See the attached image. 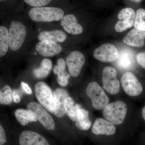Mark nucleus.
Masks as SVG:
<instances>
[{
	"label": "nucleus",
	"instance_id": "nucleus-1",
	"mask_svg": "<svg viewBox=\"0 0 145 145\" xmlns=\"http://www.w3.org/2000/svg\"><path fill=\"white\" fill-rule=\"evenodd\" d=\"M28 14L30 19L34 22H52L61 20L64 12L58 7H34L29 10Z\"/></svg>",
	"mask_w": 145,
	"mask_h": 145
},
{
	"label": "nucleus",
	"instance_id": "nucleus-2",
	"mask_svg": "<svg viewBox=\"0 0 145 145\" xmlns=\"http://www.w3.org/2000/svg\"><path fill=\"white\" fill-rule=\"evenodd\" d=\"M128 108L126 104L121 101L109 103L103 110V116L105 119L115 125H119L124 121Z\"/></svg>",
	"mask_w": 145,
	"mask_h": 145
},
{
	"label": "nucleus",
	"instance_id": "nucleus-3",
	"mask_svg": "<svg viewBox=\"0 0 145 145\" xmlns=\"http://www.w3.org/2000/svg\"><path fill=\"white\" fill-rule=\"evenodd\" d=\"M86 93L90 99L93 108L103 110L109 103V99L103 89L96 82L89 83L86 89Z\"/></svg>",
	"mask_w": 145,
	"mask_h": 145
},
{
	"label": "nucleus",
	"instance_id": "nucleus-4",
	"mask_svg": "<svg viewBox=\"0 0 145 145\" xmlns=\"http://www.w3.org/2000/svg\"><path fill=\"white\" fill-rule=\"evenodd\" d=\"M27 30L23 24L19 21H12L8 30L9 48L16 51L20 48L25 40Z\"/></svg>",
	"mask_w": 145,
	"mask_h": 145
},
{
	"label": "nucleus",
	"instance_id": "nucleus-5",
	"mask_svg": "<svg viewBox=\"0 0 145 145\" xmlns=\"http://www.w3.org/2000/svg\"><path fill=\"white\" fill-rule=\"evenodd\" d=\"M103 87L112 95H116L120 90V83L117 78V71L114 68L106 66L102 72Z\"/></svg>",
	"mask_w": 145,
	"mask_h": 145
},
{
	"label": "nucleus",
	"instance_id": "nucleus-6",
	"mask_svg": "<svg viewBox=\"0 0 145 145\" xmlns=\"http://www.w3.org/2000/svg\"><path fill=\"white\" fill-rule=\"evenodd\" d=\"M36 99L48 111L53 113V94L50 88L43 82L36 83L34 86Z\"/></svg>",
	"mask_w": 145,
	"mask_h": 145
},
{
	"label": "nucleus",
	"instance_id": "nucleus-7",
	"mask_svg": "<svg viewBox=\"0 0 145 145\" xmlns=\"http://www.w3.org/2000/svg\"><path fill=\"white\" fill-rule=\"evenodd\" d=\"M27 110L46 128L54 130L55 123L53 118L40 105L36 102H31L27 105Z\"/></svg>",
	"mask_w": 145,
	"mask_h": 145
},
{
	"label": "nucleus",
	"instance_id": "nucleus-8",
	"mask_svg": "<svg viewBox=\"0 0 145 145\" xmlns=\"http://www.w3.org/2000/svg\"><path fill=\"white\" fill-rule=\"evenodd\" d=\"M121 83L123 89L130 96H139L143 91L142 84L132 72H127L122 75Z\"/></svg>",
	"mask_w": 145,
	"mask_h": 145
},
{
	"label": "nucleus",
	"instance_id": "nucleus-9",
	"mask_svg": "<svg viewBox=\"0 0 145 145\" xmlns=\"http://www.w3.org/2000/svg\"><path fill=\"white\" fill-rule=\"evenodd\" d=\"M93 56L96 59L101 62H112L117 59L119 52L114 45L106 43L94 50Z\"/></svg>",
	"mask_w": 145,
	"mask_h": 145
},
{
	"label": "nucleus",
	"instance_id": "nucleus-10",
	"mask_svg": "<svg viewBox=\"0 0 145 145\" xmlns=\"http://www.w3.org/2000/svg\"><path fill=\"white\" fill-rule=\"evenodd\" d=\"M85 58L82 53L77 50L70 52L66 58V63L71 76L78 77L85 63Z\"/></svg>",
	"mask_w": 145,
	"mask_h": 145
},
{
	"label": "nucleus",
	"instance_id": "nucleus-11",
	"mask_svg": "<svg viewBox=\"0 0 145 145\" xmlns=\"http://www.w3.org/2000/svg\"><path fill=\"white\" fill-rule=\"evenodd\" d=\"M136 14L132 8L127 7L123 8L117 15L119 20L114 26L115 30L118 32L125 31L132 27L134 25Z\"/></svg>",
	"mask_w": 145,
	"mask_h": 145
},
{
	"label": "nucleus",
	"instance_id": "nucleus-12",
	"mask_svg": "<svg viewBox=\"0 0 145 145\" xmlns=\"http://www.w3.org/2000/svg\"><path fill=\"white\" fill-rule=\"evenodd\" d=\"M92 132L95 135L110 136L114 135L116 128L114 124L105 118H97L92 128Z\"/></svg>",
	"mask_w": 145,
	"mask_h": 145
},
{
	"label": "nucleus",
	"instance_id": "nucleus-13",
	"mask_svg": "<svg viewBox=\"0 0 145 145\" xmlns=\"http://www.w3.org/2000/svg\"><path fill=\"white\" fill-rule=\"evenodd\" d=\"M20 145H50L44 137L34 131L25 130L19 137Z\"/></svg>",
	"mask_w": 145,
	"mask_h": 145
},
{
	"label": "nucleus",
	"instance_id": "nucleus-14",
	"mask_svg": "<svg viewBox=\"0 0 145 145\" xmlns=\"http://www.w3.org/2000/svg\"><path fill=\"white\" fill-rule=\"evenodd\" d=\"M66 90L61 88H57L53 92V113L58 117H63L65 114V101L68 97Z\"/></svg>",
	"mask_w": 145,
	"mask_h": 145
},
{
	"label": "nucleus",
	"instance_id": "nucleus-15",
	"mask_svg": "<svg viewBox=\"0 0 145 145\" xmlns=\"http://www.w3.org/2000/svg\"><path fill=\"white\" fill-rule=\"evenodd\" d=\"M36 51L44 57H52L61 52L62 47L57 43L48 41H42L36 44Z\"/></svg>",
	"mask_w": 145,
	"mask_h": 145
},
{
	"label": "nucleus",
	"instance_id": "nucleus-16",
	"mask_svg": "<svg viewBox=\"0 0 145 145\" xmlns=\"http://www.w3.org/2000/svg\"><path fill=\"white\" fill-rule=\"evenodd\" d=\"M61 24L65 30L71 35L81 34L84 31L83 27L78 23V20L73 14L64 16L61 20Z\"/></svg>",
	"mask_w": 145,
	"mask_h": 145
},
{
	"label": "nucleus",
	"instance_id": "nucleus-17",
	"mask_svg": "<svg viewBox=\"0 0 145 145\" xmlns=\"http://www.w3.org/2000/svg\"><path fill=\"white\" fill-rule=\"evenodd\" d=\"M145 31L133 28L124 37L123 41L129 46L142 47L144 45Z\"/></svg>",
	"mask_w": 145,
	"mask_h": 145
},
{
	"label": "nucleus",
	"instance_id": "nucleus-18",
	"mask_svg": "<svg viewBox=\"0 0 145 145\" xmlns=\"http://www.w3.org/2000/svg\"><path fill=\"white\" fill-rule=\"evenodd\" d=\"M119 52V57L116 62L118 67L123 70H129L132 68L134 61L132 50L129 48H124Z\"/></svg>",
	"mask_w": 145,
	"mask_h": 145
},
{
	"label": "nucleus",
	"instance_id": "nucleus-19",
	"mask_svg": "<svg viewBox=\"0 0 145 145\" xmlns=\"http://www.w3.org/2000/svg\"><path fill=\"white\" fill-rule=\"evenodd\" d=\"M67 39L65 32L60 30H54L50 31H42L38 36V39L40 41H48L54 42H63Z\"/></svg>",
	"mask_w": 145,
	"mask_h": 145
},
{
	"label": "nucleus",
	"instance_id": "nucleus-20",
	"mask_svg": "<svg viewBox=\"0 0 145 145\" xmlns=\"http://www.w3.org/2000/svg\"><path fill=\"white\" fill-rule=\"evenodd\" d=\"M75 122L76 126L78 129L82 131L89 129L91 127V122L89 117V111L82 108L78 110Z\"/></svg>",
	"mask_w": 145,
	"mask_h": 145
},
{
	"label": "nucleus",
	"instance_id": "nucleus-21",
	"mask_svg": "<svg viewBox=\"0 0 145 145\" xmlns=\"http://www.w3.org/2000/svg\"><path fill=\"white\" fill-rule=\"evenodd\" d=\"M81 108V106L75 104L72 98L68 96L65 101V108L66 114L69 118L73 121H75L77 117L78 110Z\"/></svg>",
	"mask_w": 145,
	"mask_h": 145
},
{
	"label": "nucleus",
	"instance_id": "nucleus-22",
	"mask_svg": "<svg viewBox=\"0 0 145 145\" xmlns=\"http://www.w3.org/2000/svg\"><path fill=\"white\" fill-rule=\"evenodd\" d=\"M15 114L17 121L22 125L37 121L36 118L27 110L18 109L15 111Z\"/></svg>",
	"mask_w": 145,
	"mask_h": 145
},
{
	"label": "nucleus",
	"instance_id": "nucleus-23",
	"mask_svg": "<svg viewBox=\"0 0 145 145\" xmlns=\"http://www.w3.org/2000/svg\"><path fill=\"white\" fill-rule=\"evenodd\" d=\"M52 67V63L50 60L48 59H44L41 63L40 67L34 69L33 73L36 78H45L49 74Z\"/></svg>",
	"mask_w": 145,
	"mask_h": 145
},
{
	"label": "nucleus",
	"instance_id": "nucleus-24",
	"mask_svg": "<svg viewBox=\"0 0 145 145\" xmlns=\"http://www.w3.org/2000/svg\"><path fill=\"white\" fill-rule=\"evenodd\" d=\"M9 47L8 29L3 26L0 27V57L5 55Z\"/></svg>",
	"mask_w": 145,
	"mask_h": 145
},
{
	"label": "nucleus",
	"instance_id": "nucleus-25",
	"mask_svg": "<svg viewBox=\"0 0 145 145\" xmlns=\"http://www.w3.org/2000/svg\"><path fill=\"white\" fill-rule=\"evenodd\" d=\"M13 101V91L8 85L3 87L0 90V103L3 105H8Z\"/></svg>",
	"mask_w": 145,
	"mask_h": 145
},
{
	"label": "nucleus",
	"instance_id": "nucleus-26",
	"mask_svg": "<svg viewBox=\"0 0 145 145\" xmlns=\"http://www.w3.org/2000/svg\"><path fill=\"white\" fill-rule=\"evenodd\" d=\"M66 62L62 58H60L57 61V65L53 68L54 74H57V78L64 77L68 80L70 77L69 74L65 71Z\"/></svg>",
	"mask_w": 145,
	"mask_h": 145
},
{
	"label": "nucleus",
	"instance_id": "nucleus-27",
	"mask_svg": "<svg viewBox=\"0 0 145 145\" xmlns=\"http://www.w3.org/2000/svg\"><path fill=\"white\" fill-rule=\"evenodd\" d=\"M134 26L136 29L145 31V10L143 8L137 10Z\"/></svg>",
	"mask_w": 145,
	"mask_h": 145
},
{
	"label": "nucleus",
	"instance_id": "nucleus-28",
	"mask_svg": "<svg viewBox=\"0 0 145 145\" xmlns=\"http://www.w3.org/2000/svg\"><path fill=\"white\" fill-rule=\"evenodd\" d=\"M24 1L27 5L34 7H40L49 3L50 0H25Z\"/></svg>",
	"mask_w": 145,
	"mask_h": 145
},
{
	"label": "nucleus",
	"instance_id": "nucleus-29",
	"mask_svg": "<svg viewBox=\"0 0 145 145\" xmlns=\"http://www.w3.org/2000/svg\"><path fill=\"white\" fill-rule=\"evenodd\" d=\"M136 59L139 65L145 69V51L139 52L137 54Z\"/></svg>",
	"mask_w": 145,
	"mask_h": 145
},
{
	"label": "nucleus",
	"instance_id": "nucleus-30",
	"mask_svg": "<svg viewBox=\"0 0 145 145\" xmlns=\"http://www.w3.org/2000/svg\"><path fill=\"white\" fill-rule=\"evenodd\" d=\"M6 142L5 131L1 125L0 126V145H3Z\"/></svg>",
	"mask_w": 145,
	"mask_h": 145
},
{
	"label": "nucleus",
	"instance_id": "nucleus-31",
	"mask_svg": "<svg viewBox=\"0 0 145 145\" xmlns=\"http://www.w3.org/2000/svg\"><path fill=\"white\" fill-rule=\"evenodd\" d=\"M57 81L58 84L62 86H65L68 84V80L64 77L57 78Z\"/></svg>",
	"mask_w": 145,
	"mask_h": 145
},
{
	"label": "nucleus",
	"instance_id": "nucleus-32",
	"mask_svg": "<svg viewBox=\"0 0 145 145\" xmlns=\"http://www.w3.org/2000/svg\"><path fill=\"white\" fill-rule=\"evenodd\" d=\"M21 85L24 90L28 94H31L32 93V90L30 88L29 86L26 83L22 82L21 83Z\"/></svg>",
	"mask_w": 145,
	"mask_h": 145
},
{
	"label": "nucleus",
	"instance_id": "nucleus-33",
	"mask_svg": "<svg viewBox=\"0 0 145 145\" xmlns=\"http://www.w3.org/2000/svg\"><path fill=\"white\" fill-rule=\"evenodd\" d=\"M20 98L19 96L18 91L14 90L13 91V101L16 103H18L20 102Z\"/></svg>",
	"mask_w": 145,
	"mask_h": 145
},
{
	"label": "nucleus",
	"instance_id": "nucleus-34",
	"mask_svg": "<svg viewBox=\"0 0 145 145\" xmlns=\"http://www.w3.org/2000/svg\"><path fill=\"white\" fill-rule=\"evenodd\" d=\"M142 116L144 120L145 121V105L143 107L142 111Z\"/></svg>",
	"mask_w": 145,
	"mask_h": 145
},
{
	"label": "nucleus",
	"instance_id": "nucleus-35",
	"mask_svg": "<svg viewBox=\"0 0 145 145\" xmlns=\"http://www.w3.org/2000/svg\"><path fill=\"white\" fill-rule=\"evenodd\" d=\"M131 1L134 2L136 3H139L141 2H142V1H138V0H137V1Z\"/></svg>",
	"mask_w": 145,
	"mask_h": 145
}]
</instances>
